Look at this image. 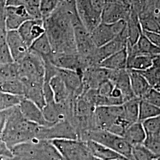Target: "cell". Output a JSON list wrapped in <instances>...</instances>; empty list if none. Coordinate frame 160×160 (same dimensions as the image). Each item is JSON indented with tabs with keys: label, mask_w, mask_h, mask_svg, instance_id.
<instances>
[{
	"label": "cell",
	"mask_w": 160,
	"mask_h": 160,
	"mask_svg": "<svg viewBox=\"0 0 160 160\" xmlns=\"http://www.w3.org/2000/svg\"><path fill=\"white\" fill-rule=\"evenodd\" d=\"M141 100L160 108V91L151 87Z\"/></svg>",
	"instance_id": "39"
},
{
	"label": "cell",
	"mask_w": 160,
	"mask_h": 160,
	"mask_svg": "<svg viewBox=\"0 0 160 160\" xmlns=\"http://www.w3.org/2000/svg\"><path fill=\"white\" fill-rule=\"evenodd\" d=\"M64 0H39V9L43 20L49 17Z\"/></svg>",
	"instance_id": "35"
},
{
	"label": "cell",
	"mask_w": 160,
	"mask_h": 160,
	"mask_svg": "<svg viewBox=\"0 0 160 160\" xmlns=\"http://www.w3.org/2000/svg\"><path fill=\"white\" fill-rule=\"evenodd\" d=\"M85 142L92 155L98 159L102 160H123L126 159V158L119 154L113 150L102 144L92 141H87Z\"/></svg>",
	"instance_id": "20"
},
{
	"label": "cell",
	"mask_w": 160,
	"mask_h": 160,
	"mask_svg": "<svg viewBox=\"0 0 160 160\" xmlns=\"http://www.w3.org/2000/svg\"><path fill=\"white\" fill-rule=\"evenodd\" d=\"M17 31L29 49L34 41L45 33L43 20L29 19L24 22Z\"/></svg>",
	"instance_id": "11"
},
{
	"label": "cell",
	"mask_w": 160,
	"mask_h": 160,
	"mask_svg": "<svg viewBox=\"0 0 160 160\" xmlns=\"http://www.w3.org/2000/svg\"><path fill=\"white\" fill-rule=\"evenodd\" d=\"M132 160H154L157 157L143 144L132 146Z\"/></svg>",
	"instance_id": "34"
},
{
	"label": "cell",
	"mask_w": 160,
	"mask_h": 160,
	"mask_svg": "<svg viewBox=\"0 0 160 160\" xmlns=\"http://www.w3.org/2000/svg\"><path fill=\"white\" fill-rule=\"evenodd\" d=\"M18 78V65L17 62L0 65V84Z\"/></svg>",
	"instance_id": "30"
},
{
	"label": "cell",
	"mask_w": 160,
	"mask_h": 160,
	"mask_svg": "<svg viewBox=\"0 0 160 160\" xmlns=\"http://www.w3.org/2000/svg\"><path fill=\"white\" fill-rule=\"evenodd\" d=\"M126 21L120 20L114 23H100L90 32L92 42L100 48L113 40L125 29Z\"/></svg>",
	"instance_id": "7"
},
{
	"label": "cell",
	"mask_w": 160,
	"mask_h": 160,
	"mask_svg": "<svg viewBox=\"0 0 160 160\" xmlns=\"http://www.w3.org/2000/svg\"><path fill=\"white\" fill-rule=\"evenodd\" d=\"M140 99L134 97L122 104L123 113L121 118L131 125L138 121L139 104Z\"/></svg>",
	"instance_id": "28"
},
{
	"label": "cell",
	"mask_w": 160,
	"mask_h": 160,
	"mask_svg": "<svg viewBox=\"0 0 160 160\" xmlns=\"http://www.w3.org/2000/svg\"><path fill=\"white\" fill-rule=\"evenodd\" d=\"M64 1H68L69 0H64Z\"/></svg>",
	"instance_id": "46"
},
{
	"label": "cell",
	"mask_w": 160,
	"mask_h": 160,
	"mask_svg": "<svg viewBox=\"0 0 160 160\" xmlns=\"http://www.w3.org/2000/svg\"><path fill=\"white\" fill-rule=\"evenodd\" d=\"M6 118H7V113L6 111L0 112V133L3 130V128L5 125Z\"/></svg>",
	"instance_id": "44"
},
{
	"label": "cell",
	"mask_w": 160,
	"mask_h": 160,
	"mask_svg": "<svg viewBox=\"0 0 160 160\" xmlns=\"http://www.w3.org/2000/svg\"><path fill=\"white\" fill-rule=\"evenodd\" d=\"M92 141L113 150L126 159L132 160V145L122 137L114 135L103 129H93L88 132L82 141Z\"/></svg>",
	"instance_id": "4"
},
{
	"label": "cell",
	"mask_w": 160,
	"mask_h": 160,
	"mask_svg": "<svg viewBox=\"0 0 160 160\" xmlns=\"http://www.w3.org/2000/svg\"><path fill=\"white\" fill-rule=\"evenodd\" d=\"M29 50L40 56L43 60L49 61L53 53L51 43L45 33L34 41Z\"/></svg>",
	"instance_id": "26"
},
{
	"label": "cell",
	"mask_w": 160,
	"mask_h": 160,
	"mask_svg": "<svg viewBox=\"0 0 160 160\" xmlns=\"http://www.w3.org/2000/svg\"><path fill=\"white\" fill-rule=\"evenodd\" d=\"M146 135L160 133V116L141 122Z\"/></svg>",
	"instance_id": "37"
},
{
	"label": "cell",
	"mask_w": 160,
	"mask_h": 160,
	"mask_svg": "<svg viewBox=\"0 0 160 160\" xmlns=\"http://www.w3.org/2000/svg\"><path fill=\"white\" fill-rule=\"evenodd\" d=\"M143 35L155 46L160 48V34L158 32L142 30Z\"/></svg>",
	"instance_id": "42"
},
{
	"label": "cell",
	"mask_w": 160,
	"mask_h": 160,
	"mask_svg": "<svg viewBox=\"0 0 160 160\" xmlns=\"http://www.w3.org/2000/svg\"><path fill=\"white\" fill-rule=\"evenodd\" d=\"M5 15L7 31L17 30L24 22L31 19L26 8L22 6H6Z\"/></svg>",
	"instance_id": "17"
},
{
	"label": "cell",
	"mask_w": 160,
	"mask_h": 160,
	"mask_svg": "<svg viewBox=\"0 0 160 160\" xmlns=\"http://www.w3.org/2000/svg\"><path fill=\"white\" fill-rule=\"evenodd\" d=\"M131 12V6L114 0L104 7L101 14V23H114L125 20Z\"/></svg>",
	"instance_id": "10"
},
{
	"label": "cell",
	"mask_w": 160,
	"mask_h": 160,
	"mask_svg": "<svg viewBox=\"0 0 160 160\" xmlns=\"http://www.w3.org/2000/svg\"><path fill=\"white\" fill-rule=\"evenodd\" d=\"M123 113L122 105L96 107L93 113L96 128L108 131Z\"/></svg>",
	"instance_id": "8"
},
{
	"label": "cell",
	"mask_w": 160,
	"mask_h": 160,
	"mask_svg": "<svg viewBox=\"0 0 160 160\" xmlns=\"http://www.w3.org/2000/svg\"><path fill=\"white\" fill-rule=\"evenodd\" d=\"M6 4L0 2V36H6L7 30L5 23Z\"/></svg>",
	"instance_id": "43"
},
{
	"label": "cell",
	"mask_w": 160,
	"mask_h": 160,
	"mask_svg": "<svg viewBox=\"0 0 160 160\" xmlns=\"http://www.w3.org/2000/svg\"><path fill=\"white\" fill-rule=\"evenodd\" d=\"M160 58L158 56L155 58L152 66L143 71H138L147 81L152 88L160 91Z\"/></svg>",
	"instance_id": "29"
},
{
	"label": "cell",
	"mask_w": 160,
	"mask_h": 160,
	"mask_svg": "<svg viewBox=\"0 0 160 160\" xmlns=\"http://www.w3.org/2000/svg\"><path fill=\"white\" fill-rule=\"evenodd\" d=\"M114 88L113 84L110 80H107L98 87L97 92L102 96H110Z\"/></svg>",
	"instance_id": "41"
},
{
	"label": "cell",
	"mask_w": 160,
	"mask_h": 160,
	"mask_svg": "<svg viewBox=\"0 0 160 160\" xmlns=\"http://www.w3.org/2000/svg\"><path fill=\"white\" fill-rule=\"evenodd\" d=\"M123 137L132 146L142 144L146 137V133L142 123L138 121L128 126L124 132Z\"/></svg>",
	"instance_id": "25"
},
{
	"label": "cell",
	"mask_w": 160,
	"mask_h": 160,
	"mask_svg": "<svg viewBox=\"0 0 160 160\" xmlns=\"http://www.w3.org/2000/svg\"><path fill=\"white\" fill-rule=\"evenodd\" d=\"M76 10L75 0L63 1L53 14L43 20L53 53H77L72 22Z\"/></svg>",
	"instance_id": "1"
},
{
	"label": "cell",
	"mask_w": 160,
	"mask_h": 160,
	"mask_svg": "<svg viewBox=\"0 0 160 160\" xmlns=\"http://www.w3.org/2000/svg\"><path fill=\"white\" fill-rule=\"evenodd\" d=\"M109 80L122 93L125 102L136 97L132 91L130 78L127 69L110 70Z\"/></svg>",
	"instance_id": "18"
},
{
	"label": "cell",
	"mask_w": 160,
	"mask_h": 160,
	"mask_svg": "<svg viewBox=\"0 0 160 160\" xmlns=\"http://www.w3.org/2000/svg\"><path fill=\"white\" fill-rule=\"evenodd\" d=\"M0 92L24 97V86L18 78L0 84Z\"/></svg>",
	"instance_id": "33"
},
{
	"label": "cell",
	"mask_w": 160,
	"mask_h": 160,
	"mask_svg": "<svg viewBox=\"0 0 160 160\" xmlns=\"http://www.w3.org/2000/svg\"><path fill=\"white\" fill-rule=\"evenodd\" d=\"M63 80L70 95L78 98L84 92L82 74L74 71L58 68V74Z\"/></svg>",
	"instance_id": "16"
},
{
	"label": "cell",
	"mask_w": 160,
	"mask_h": 160,
	"mask_svg": "<svg viewBox=\"0 0 160 160\" xmlns=\"http://www.w3.org/2000/svg\"><path fill=\"white\" fill-rule=\"evenodd\" d=\"M126 49L118 52L102 61L98 66L109 70H120L126 69Z\"/></svg>",
	"instance_id": "24"
},
{
	"label": "cell",
	"mask_w": 160,
	"mask_h": 160,
	"mask_svg": "<svg viewBox=\"0 0 160 160\" xmlns=\"http://www.w3.org/2000/svg\"><path fill=\"white\" fill-rule=\"evenodd\" d=\"M128 43L127 45L132 46L136 44L142 33V28L137 12L131 8V12L126 20Z\"/></svg>",
	"instance_id": "21"
},
{
	"label": "cell",
	"mask_w": 160,
	"mask_h": 160,
	"mask_svg": "<svg viewBox=\"0 0 160 160\" xmlns=\"http://www.w3.org/2000/svg\"><path fill=\"white\" fill-rule=\"evenodd\" d=\"M142 144L156 157H160V133L146 135Z\"/></svg>",
	"instance_id": "36"
},
{
	"label": "cell",
	"mask_w": 160,
	"mask_h": 160,
	"mask_svg": "<svg viewBox=\"0 0 160 160\" xmlns=\"http://www.w3.org/2000/svg\"><path fill=\"white\" fill-rule=\"evenodd\" d=\"M5 125L1 132L6 143L14 145L17 143L37 139L40 126L24 118L18 106L6 111Z\"/></svg>",
	"instance_id": "2"
},
{
	"label": "cell",
	"mask_w": 160,
	"mask_h": 160,
	"mask_svg": "<svg viewBox=\"0 0 160 160\" xmlns=\"http://www.w3.org/2000/svg\"><path fill=\"white\" fill-rule=\"evenodd\" d=\"M49 84L51 88L56 103H62L69 96H71L65 85L63 80L58 75L53 77L49 80Z\"/></svg>",
	"instance_id": "27"
},
{
	"label": "cell",
	"mask_w": 160,
	"mask_h": 160,
	"mask_svg": "<svg viewBox=\"0 0 160 160\" xmlns=\"http://www.w3.org/2000/svg\"><path fill=\"white\" fill-rule=\"evenodd\" d=\"M39 4V0H7L6 6H22L25 8Z\"/></svg>",
	"instance_id": "40"
},
{
	"label": "cell",
	"mask_w": 160,
	"mask_h": 160,
	"mask_svg": "<svg viewBox=\"0 0 160 160\" xmlns=\"http://www.w3.org/2000/svg\"><path fill=\"white\" fill-rule=\"evenodd\" d=\"M157 57L158 56H151L145 54L127 55L126 69L137 71H145L152 66L155 58Z\"/></svg>",
	"instance_id": "22"
},
{
	"label": "cell",
	"mask_w": 160,
	"mask_h": 160,
	"mask_svg": "<svg viewBox=\"0 0 160 160\" xmlns=\"http://www.w3.org/2000/svg\"><path fill=\"white\" fill-rule=\"evenodd\" d=\"M18 108L24 118L30 122L40 127L52 126L51 124L45 119L42 110L34 103L24 97L19 104Z\"/></svg>",
	"instance_id": "13"
},
{
	"label": "cell",
	"mask_w": 160,
	"mask_h": 160,
	"mask_svg": "<svg viewBox=\"0 0 160 160\" xmlns=\"http://www.w3.org/2000/svg\"><path fill=\"white\" fill-rule=\"evenodd\" d=\"M6 36H0V65L14 62L7 44Z\"/></svg>",
	"instance_id": "38"
},
{
	"label": "cell",
	"mask_w": 160,
	"mask_h": 160,
	"mask_svg": "<svg viewBox=\"0 0 160 160\" xmlns=\"http://www.w3.org/2000/svg\"><path fill=\"white\" fill-rule=\"evenodd\" d=\"M37 139L46 141L78 139V136L71 122L68 120H64L49 127H40Z\"/></svg>",
	"instance_id": "6"
},
{
	"label": "cell",
	"mask_w": 160,
	"mask_h": 160,
	"mask_svg": "<svg viewBox=\"0 0 160 160\" xmlns=\"http://www.w3.org/2000/svg\"><path fill=\"white\" fill-rule=\"evenodd\" d=\"M160 116V108L140 99L139 104L138 121L142 122Z\"/></svg>",
	"instance_id": "31"
},
{
	"label": "cell",
	"mask_w": 160,
	"mask_h": 160,
	"mask_svg": "<svg viewBox=\"0 0 160 160\" xmlns=\"http://www.w3.org/2000/svg\"><path fill=\"white\" fill-rule=\"evenodd\" d=\"M6 1H7V0H0V2H1L4 3L5 4H6Z\"/></svg>",
	"instance_id": "45"
},
{
	"label": "cell",
	"mask_w": 160,
	"mask_h": 160,
	"mask_svg": "<svg viewBox=\"0 0 160 160\" xmlns=\"http://www.w3.org/2000/svg\"><path fill=\"white\" fill-rule=\"evenodd\" d=\"M24 97L0 92V112H4L18 106Z\"/></svg>",
	"instance_id": "32"
},
{
	"label": "cell",
	"mask_w": 160,
	"mask_h": 160,
	"mask_svg": "<svg viewBox=\"0 0 160 160\" xmlns=\"http://www.w3.org/2000/svg\"><path fill=\"white\" fill-rule=\"evenodd\" d=\"M127 43L128 37L126 24L125 29L114 39L104 45L97 48L96 52V59L98 65L104 59L126 48Z\"/></svg>",
	"instance_id": "14"
},
{
	"label": "cell",
	"mask_w": 160,
	"mask_h": 160,
	"mask_svg": "<svg viewBox=\"0 0 160 160\" xmlns=\"http://www.w3.org/2000/svg\"><path fill=\"white\" fill-rule=\"evenodd\" d=\"M130 78L132 91L134 96L141 99L151 88L146 79L139 72L128 69Z\"/></svg>",
	"instance_id": "23"
},
{
	"label": "cell",
	"mask_w": 160,
	"mask_h": 160,
	"mask_svg": "<svg viewBox=\"0 0 160 160\" xmlns=\"http://www.w3.org/2000/svg\"><path fill=\"white\" fill-rule=\"evenodd\" d=\"M6 39L13 61L19 62L28 53L29 48L25 44L17 30L7 31Z\"/></svg>",
	"instance_id": "15"
},
{
	"label": "cell",
	"mask_w": 160,
	"mask_h": 160,
	"mask_svg": "<svg viewBox=\"0 0 160 160\" xmlns=\"http://www.w3.org/2000/svg\"><path fill=\"white\" fill-rule=\"evenodd\" d=\"M18 79L23 86H43L45 62L42 58L29 50L23 59L18 62Z\"/></svg>",
	"instance_id": "3"
},
{
	"label": "cell",
	"mask_w": 160,
	"mask_h": 160,
	"mask_svg": "<svg viewBox=\"0 0 160 160\" xmlns=\"http://www.w3.org/2000/svg\"><path fill=\"white\" fill-rule=\"evenodd\" d=\"M110 70L99 66H92L86 69L82 74L84 91L97 90L105 81L109 80Z\"/></svg>",
	"instance_id": "12"
},
{
	"label": "cell",
	"mask_w": 160,
	"mask_h": 160,
	"mask_svg": "<svg viewBox=\"0 0 160 160\" xmlns=\"http://www.w3.org/2000/svg\"><path fill=\"white\" fill-rule=\"evenodd\" d=\"M49 61L58 68L74 71L80 74L87 69L82 58L78 53H53Z\"/></svg>",
	"instance_id": "9"
},
{
	"label": "cell",
	"mask_w": 160,
	"mask_h": 160,
	"mask_svg": "<svg viewBox=\"0 0 160 160\" xmlns=\"http://www.w3.org/2000/svg\"><path fill=\"white\" fill-rule=\"evenodd\" d=\"M62 160H93L86 142L78 139H53L50 141Z\"/></svg>",
	"instance_id": "5"
},
{
	"label": "cell",
	"mask_w": 160,
	"mask_h": 160,
	"mask_svg": "<svg viewBox=\"0 0 160 160\" xmlns=\"http://www.w3.org/2000/svg\"><path fill=\"white\" fill-rule=\"evenodd\" d=\"M127 55L145 54L151 56H158L160 55V48L152 44L143 35L142 32L140 35L137 42L133 46H126Z\"/></svg>",
	"instance_id": "19"
}]
</instances>
